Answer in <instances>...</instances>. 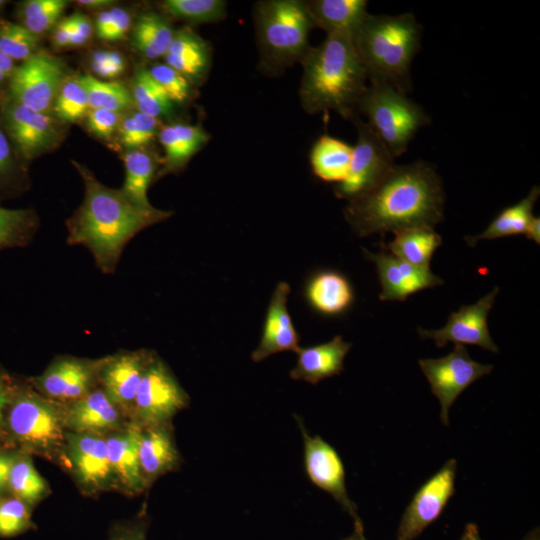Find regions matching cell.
<instances>
[{"label":"cell","instance_id":"obj_45","mask_svg":"<svg viewBox=\"0 0 540 540\" xmlns=\"http://www.w3.org/2000/svg\"><path fill=\"white\" fill-rule=\"evenodd\" d=\"M31 525L29 505L16 497L0 498V536H15Z\"/></svg>","mask_w":540,"mask_h":540},{"label":"cell","instance_id":"obj_44","mask_svg":"<svg viewBox=\"0 0 540 540\" xmlns=\"http://www.w3.org/2000/svg\"><path fill=\"white\" fill-rule=\"evenodd\" d=\"M147 69L174 104H183L190 99L193 84L178 71L166 63H156Z\"/></svg>","mask_w":540,"mask_h":540},{"label":"cell","instance_id":"obj_4","mask_svg":"<svg viewBox=\"0 0 540 540\" xmlns=\"http://www.w3.org/2000/svg\"><path fill=\"white\" fill-rule=\"evenodd\" d=\"M422 26L411 13L372 15L356 31L353 42L370 84L407 94L411 63L420 49Z\"/></svg>","mask_w":540,"mask_h":540},{"label":"cell","instance_id":"obj_24","mask_svg":"<svg viewBox=\"0 0 540 540\" xmlns=\"http://www.w3.org/2000/svg\"><path fill=\"white\" fill-rule=\"evenodd\" d=\"M352 344L335 336L332 340L319 345L299 348L297 362L290 371L293 380H303L317 384L323 379L339 375L343 369L345 356Z\"/></svg>","mask_w":540,"mask_h":540},{"label":"cell","instance_id":"obj_49","mask_svg":"<svg viewBox=\"0 0 540 540\" xmlns=\"http://www.w3.org/2000/svg\"><path fill=\"white\" fill-rule=\"evenodd\" d=\"M73 20V32L69 47H81L88 43L92 36L93 26L89 17L83 13L71 15Z\"/></svg>","mask_w":540,"mask_h":540},{"label":"cell","instance_id":"obj_53","mask_svg":"<svg viewBox=\"0 0 540 540\" xmlns=\"http://www.w3.org/2000/svg\"><path fill=\"white\" fill-rule=\"evenodd\" d=\"M113 11L111 9L101 10L95 20V30L98 38L102 39L105 32L108 29L110 21L112 19Z\"/></svg>","mask_w":540,"mask_h":540},{"label":"cell","instance_id":"obj_16","mask_svg":"<svg viewBox=\"0 0 540 540\" xmlns=\"http://www.w3.org/2000/svg\"><path fill=\"white\" fill-rule=\"evenodd\" d=\"M101 361L60 356L32 382L43 396L66 404L95 389Z\"/></svg>","mask_w":540,"mask_h":540},{"label":"cell","instance_id":"obj_46","mask_svg":"<svg viewBox=\"0 0 540 540\" xmlns=\"http://www.w3.org/2000/svg\"><path fill=\"white\" fill-rule=\"evenodd\" d=\"M90 68L99 77L112 79L126 69L124 56L116 50H98L90 57Z\"/></svg>","mask_w":540,"mask_h":540},{"label":"cell","instance_id":"obj_23","mask_svg":"<svg viewBox=\"0 0 540 540\" xmlns=\"http://www.w3.org/2000/svg\"><path fill=\"white\" fill-rule=\"evenodd\" d=\"M139 433L140 425L132 422L106 435L108 457L117 486L130 494L141 493L147 488L139 461Z\"/></svg>","mask_w":540,"mask_h":540},{"label":"cell","instance_id":"obj_43","mask_svg":"<svg viewBox=\"0 0 540 540\" xmlns=\"http://www.w3.org/2000/svg\"><path fill=\"white\" fill-rule=\"evenodd\" d=\"M23 176V161L0 123V193L20 188Z\"/></svg>","mask_w":540,"mask_h":540},{"label":"cell","instance_id":"obj_20","mask_svg":"<svg viewBox=\"0 0 540 540\" xmlns=\"http://www.w3.org/2000/svg\"><path fill=\"white\" fill-rule=\"evenodd\" d=\"M289 293L287 282L276 285L267 308L260 342L251 354L254 362L283 351L297 352L300 348L299 335L287 307Z\"/></svg>","mask_w":540,"mask_h":540},{"label":"cell","instance_id":"obj_56","mask_svg":"<svg viewBox=\"0 0 540 540\" xmlns=\"http://www.w3.org/2000/svg\"><path fill=\"white\" fill-rule=\"evenodd\" d=\"M16 66V63L0 50V71L10 77Z\"/></svg>","mask_w":540,"mask_h":540},{"label":"cell","instance_id":"obj_32","mask_svg":"<svg viewBox=\"0 0 540 540\" xmlns=\"http://www.w3.org/2000/svg\"><path fill=\"white\" fill-rule=\"evenodd\" d=\"M174 33L175 30L164 16L152 11L144 12L135 21L131 44L145 59L164 58Z\"/></svg>","mask_w":540,"mask_h":540},{"label":"cell","instance_id":"obj_22","mask_svg":"<svg viewBox=\"0 0 540 540\" xmlns=\"http://www.w3.org/2000/svg\"><path fill=\"white\" fill-rule=\"evenodd\" d=\"M172 431L170 422L140 426L138 454L147 487L181 462Z\"/></svg>","mask_w":540,"mask_h":540},{"label":"cell","instance_id":"obj_38","mask_svg":"<svg viewBox=\"0 0 540 540\" xmlns=\"http://www.w3.org/2000/svg\"><path fill=\"white\" fill-rule=\"evenodd\" d=\"M37 215L30 209H9L0 206V250L24 246L36 231Z\"/></svg>","mask_w":540,"mask_h":540},{"label":"cell","instance_id":"obj_13","mask_svg":"<svg viewBox=\"0 0 540 540\" xmlns=\"http://www.w3.org/2000/svg\"><path fill=\"white\" fill-rule=\"evenodd\" d=\"M295 419L303 438L304 465L309 480L341 505L353 519L354 530L364 531L357 507L347 493L345 468L339 454L322 437L310 435L301 418L295 416Z\"/></svg>","mask_w":540,"mask_h":540},{"label":"cell","instance_id":"obj_62","mask_svg":"<svg viewBox=\"0 0 540 540\" xmlns=\"http://www.w3.org/2000/svg\"><path fill=\"white\" fill-rule=\"evenodd\" d=\"M1 438H2V437H1V428H0V440H1Z\"/></svg>","mask_w":540,"mask_h":540},{"label":"cell","instance_id":"obj_41","mask_svg":"<svg viewBox=\"0 0 540 540\" xmlns=\"http://www.w3.org/2000/svg\"><path fill=\"white\" fill-rule=\"evenodd\" d=\"M158 118L137 110L122 117L118 127V139L127 150L144 148L159 133Z\"/></svg>","mask_w":540,"mask_h":540},{"label":"cell","instance_id":"obj_19","mask_svg":"<svg viewBox=\"0 0 540 540\" xmlns=\"http://www.w3.org/2000/svg\"><path fill=\"white\" fill-rule=\"evenodd\" d=\"M363 251L376 266L382 287L379 298L382 301H404L419 290L443 284V280L430 270L417 268L388 251Z\"/></svg>","mask_w":540,"mask_h":540},{"label":"cell","instance_id":"obj_57","mask_svg":"<svg viewBox=\"0 0 540 540\" xmlns=\"http://www.w3.org/2000/svg\"><path fill=\"white\" fill-rule=\"evenodd\" d=\"M460 540H482L478 531L477 526L474 523H468Z\"/></svg>","mask_w":540,"mask_h":540},{"label":"cell","instance_id":"obj_39","mask_svg":"<svg viewBox=\"0 0 540 540\" xmlns=\"http://www.w3.org/2000/svg\"><path fill=\"white\" fill-rule=\"evenodd\" d=\"M89 109L87 93L79 75L66 77L52 106L54 117L60 122L74 123L85 118Z\"/></svg>","mask_w":540,"mask_h":540},{"label":"cell","instance_id":"obj_10","mask_svg":"<svg viewBox=\"0 0 540 540\" xmlns=\"http://www.w3.org/2000/svg\"><path fill=\"white\" fill-rule=\"evenodd\" d=\"M350 120L356 126L357 141L347 176L334 188L335 195L348 202L374 188L395 165L394 157L360 115Z\"/></svg>","mask_w":540,"mask_h":540},{"label":"cell","instance_id":"obj_60","mask_svg":"<svg viewBox=\"0 0 540 540\" xmlns=\"http://www.w3.org/2000/svg\"><path fill=\"white\" fill-rule=\"evenodd\" d=\"M522 540H540L539 528L532 529Z\"/></svg>","mask_w":540,"mask_h":540},{"label":"cell","instance_id":"obj_3","mask_svg":"<svg viewBox=\"0 0 540 540\" xmlns=\"http://www.w3.org/2000/svg\"><path fill=\"white\" fill-rule=\"evenodd\" d=\"M300 62L303 73L299 96L306 113L332 110L349 120L358 115L357 106L368 79L352 36L327 34L320 45L309 48Z\"/></svg>","mask_w":540,"mask_h":540},{"label":"cell","instance_id":"obj_58","mask_svg":"<svg viewBox=\"0 0 540 540\" xmlns=\"http://www.w3.org/2000/svg\"><path fill=\"white\" fill-rule=\"evenodd\" d=\"M526 237L529 240H533L537 244L540 243V218L539 217L534 218Z\"/></svg>","mask_w":540,"mask_h":540},{"label":"cell","instance_id":"obj_29","mask_svg":"<svg viewBox=\"0 0 540 540\" xmlns=\"http://www.w3.org/2000/svg\"><path fill=\"white\" fill-rule=\"evenodd\" d=\"M382 248L403 261L424 270H430V261L442 238L432 227L420 226L397 231Z\"/></svg>","mask_w":540,"mask_h":540},{"label":"cell","instance_id":"obj_27","mask_svg":"<svg viewBox=\"0 0 540 540\" xmlns=\"http://www.w3.org/2000/svg\"><path fill=\"white\" fill-rule=\"evenodd\" d=\"M305 296L309 305L326 316L343 314L354 301V292L345 276L333 270H322L307 282Z\"/></svg>","mask_w":540,"mask_h":540},{"label":"cell","instance_id":"obj_25","mask_svg":"<svg viewBox=\"0 0 540 540\" xmlns=\"http://www.w3.org/2000/svg\"><path fill=\"white\" fill-rule=\"evenodd\" d=\"M165 63L186 77L192 84L201 83L211 65L209 45L189 28L175 30Z\"/></svg>","mask_w":540,"mask_h":540},{"label":"cell","instance_id":"obj_18","mask_svg":"<svg viewBox=\"0 0 540 540\" xmlns=\"http://www.w3.org/2000/svg\"><path fill=\"white\" fill-rule=\"evenodd\" d=\"M155 353L149 350L123 351L102 358L98 383L123 412H130L144 371Z\"/></svg>","mask_w":540,"mask_h":540},{"label":"cell","instance_id":"obj_15","mask_svg":"<svg viewBox=\"0 0 540 540\" xmlns=\"http://www.w3.org/2000/svg\"><path fill=\"white\" fill-rule=\"evenodd\" d=\"M78 483L89 492L117 486L109 461L106 435L68 431L63 449Z\"/></svg>","mask_w":540,"mask_h":540},{"label":"cell","instance_id":"obj_21","mask_svg":"<svg viewBox=\"0 0 540 540\" xmlns=\"http://www.w3.org/2000/svg\"><path fill=\"white\" fill-rule=\"evenodd\" d=\"M65 426L70 432L106 435L122 429V411L101 388L63 404Z\"/></svg>","mask_w":540,"mask_h":540},{"label":"cell","instance_id":"obj_28","mask_svg":"<svg viewBox=\"0 0 540 540\" xmlns=\"http://www.w3.org/2000/svg\"><path fill=\"white\" fill-rule=\"evenodd\" d=\"M306 7L314 27L327 34L344 33L354 37L366 18V0H313Z\"/></svg>","mask_w":540,"mask_h":540},{"label":"cell","instance_id":"obj_61","mask_svg":"<svg viewBox=\"0 0 540 540\" xmlns=\"http://www.w3.org/2000/svg\"><path fill=\"white\" fill-rule=\"evenodd\" d=\"M9 3V1H6V0H0V18H1V14L2 12L4 11V8L6 7V5Z\"/></svg>","mask_w":540,"mask_h":540},{"label":"cell","instance_id":"obj_37","mask_svg":"<svg viewBox=\"0 0 540 540\" xmlns=\"http://www.w3.org/2000/svg\"><path fill=\"white\" fill-rule=\"evenodd\" d=\"M8 489L14 497L33 505L46 495L48 485L35 469L31 458L21 453L10 470Z\"/></svg>","mask_w":540,"mask_h":540},{"label":"cell","instance_id":"obj_30","mask_svg":"<svg viewBox=\"0 0 540 540\" xmlns=\"http://www.w3.org/2000/svg\"><path fill=\"white\" fill-rule=\"evenodd\" d=\"M540 195L538 186L513 206L503 209L479 235L465 237L469 246H475L480 240H492L516 234L527 235L535 218L533 207Z\"/></svg>","mask_w":540,"mask_h":540},{"label":"cell","instance_id":"obj_52","mask_svg":"<svg viewBox=\"0 0 540 540\" xmlns=\"http://www.w3.org/2000/svg\"><path fill=\"white\" fill-rule=\"evenodd\" d=\"M20 454L18 451L0 450V495L8 489L10 470Z\"/></svg>","mask_w":540,"mask_h":540},{"label":"cell","instance_id":"obj_8","mask_svg":"<svg viewBox=\"0 0 540 540\" xmlns=\"http://www.w3.org/2000/svg\"><path fill=\"white\" fill-rule=\"evenodd\" d=\"M0 123L23 162L54 148L62 138L60 121L0 93Z\"/></svg>","mask_w":540,"mask_h":540},{"label":"cell","instance_id":"obj_26","mask_svg":"<svg viewBox=\"0 0 540 540\" xmlns=\"http://www.w3.org/2000/svg\"><path fill=\"white\" fill-rule=\"evenodd\" d=\"M158 135L164 150L161 176L180 171L210 139L202 126L185 123L163 126Z\"/></svg>","mask_w":540,"mask_h":540},{"label":"cell","instance_id":"obj_7","mask_svg":"<svg viewBox=\"0 0 540 540\" xmlns=\"http://www.w3.org/2000/svg\"><path fill=\"white\" fill-rule=\"evenodd\" d=\"M357 114L395 158L403 154L418 130L430 122L422 106L392 87L370 84L361 97Z\"/></svg>","mask_w":540,"mask_h":540},{"label":"cell","instance_id":"obj_6","mask_svg":"<svg viewBox=\"0 0 540 540\" xmlns=\"http://www.w3.org/2000/svg\"><path fill=\"white\" fill-rule=\"evenodd\" d=\"M7 427L26 452L50 456L63 451L66 440L63 404L30 389L11 394Z\"/></svg>","mask_w":540,"mask_h":540},{"label":"cell","instance_id":"obj_55","mask_svg":"<svg viewBox=\"0 0 540 540\" xmlns=\"http://www.w3.org/2000/svg\"><path fill=\"white\" fill-rule=\"evenodd\" d=\"M78 5L83 6L87 9H102L110 6L114 3L111 0H79L76 2Z\"/></svg>","mask_w":540,"mask_h":540},{"label":"cell","instance_id":"obj_14","mask_svg":"<svg viewBox=\"0 0 540 540\" xmlns=\"http://www.w3.org/2000/svg\"><path fill=\"white\" fill-rule=\"evenodd\" d=\"M456 459H449L414 494L406 507L395 540H414L442 513L455 493Z\"/></svg>","mask_w":540,"mask_h":540},{"label":"cell","instance_id":"obj_48","mask_svg":"<svg viewBox=\"0 0 540 540\" xmlns=\"http://www.w3.org/2000/svg\"><path fill=\"white\" fill-rule=\"evenodd\" d=\"M113 15L102 40L116 41L125 37L132 25V18L123 8H112Z\"/></svg>","mask_w":540,"mask_h":540},{"label":"cell","instance_id":"obj_9","mask_svg":"<svg viewBox=\"0 0 540 540\" xmlns=\"http://www.w3.org/2000/svg\"><path fill=\"white\" fill-rule=\"evenodd\" d=\"M189 396L164 361L153 355L141 378L131 410L140 426L170 422Z\"/></svg>","mask_w":540,"mask_h":540},{"label":"cell","instance_id":"obj_17","mask_svg":"<svg viewBox=\"0 0 540 540\" xmlns=\"http://www.w3.org/2000/svg\"><path fill=\"white\" fill-rule=\"evenodd\" d=\"M499 288L479 299L475 304L461 306L457 312L450 314L447 323L437 330L418 328L423 339H432L437 347H444L448 342L456 344L477 345L493 353L499 349L490 336L487 318L495 303Z\"/></svg>","mask_w":540,"mask_h":540},{"label":"cell","instance_id":"obj_31","mask_svg":"<svg viewBox=\"0 0 540 540\" xmlns=\"http://www.w3.org/2000/svg\"><path fill=\"white\" fill-rule=\"evenodd\" d=\"M352 146L328 134L320 136L310 152V164L315 176L326 182H342L348 173Z\"/></svg>","mask_w":540,"mask_h":540},{"label":"cell","instance_id":"obj_50","mask_svg":"<svg viewBox=\"0 0 540 540\" xmlns=\"http://www.w3.org/2000/svg\"><path fill=\"white\" fill-rule=\"evenodd\" d=\"M109 540H146V526L141 522L116 527Z\"/></svg>","mask_w":540,"mask_h":540},{"label":"cell","instance_id":"obj_35","mask_svg":"<svg viewBox=\"0 0 540 540\" xmlns=\"http://www.w3.org/2000/svg\"><path fill=\"white\" fill-rule=\"evenodd\" d=\"M68 2L65 0H26L17 4V23L40 37L61 20Z\"/></svg>","mask_w":540,"mask_h":540},{"label":"cell","instance_id":"obj_59","mask_svg":"<svg viewBox=\"0 0 540 540\" xmlns=\"http://www.w3.org/2000/svg\"><path fill=\"white\" fill-rule=\"evenodd\" d=\"M341 540H366V538L364 535V531L354 530L350 536Z\"/></svg>","mask_w":540,"mask_h":540},{"label":"cell","instance_id":"obj_40","mask_svg":"<svg viewBox=\"0 0 540 540\" xmlns=\"http://www.w3.org/2000/svg\"><path fill=\"white\" fill-rule=\"evenodd\" d=\"M226 5L223 0H165L160 7L173 18L200 24L222 20L226 16Z\"/></svg>","mask_w":540,"mask_h":540},{"label":"cell","instance_id":"obj_12","mask_svg":"<svg viewBox=\"0 0 540 540\" xmlns=\"http://www.w3.org/2000/svg\"><path fill=\"white\" fill-rule=\"evenodd\" d=\"M418 363L432 394L440 403V420L445 426L449 425V410L457 397L473 382L493 370L491 364L474 361L460 344H456L444 357L420 359Z\"/></svg>","mask_w":540,"mask_h":540},{"label":"cell","instance_id":"obj_34","mask_svg":"<svg viewBox=\"0 0 540 540\" xmlns=\"http://www.w3.org/2000/svg\"><path fill=\"white\" fill-rule=\"evenodd\" d=\"M131 84L130 92L137 111L158 119L173 113L175 104L152 78L147 68L137 67Z\"/></svg>","mask_w":540,"mask_h":540},{"label":"cell","instance_id":"obj_42","mask_svg":"<svg viewBox=\"0 0 540 540\" xmlns=\"http://www.w3.org/2000/svg\"><path fill=\"white\" fill-rule=\"evenodd\" d=\"M40 37L17 22L0 18V50L10 59L23 62L37 52Z\"/></svg>","mask_w":540,"mask_h":540},{"label":"cell","instance_id":"obj_54","mask_svg":"<svg viewBox=\"0 0 540 540\" xmlns=\"http://www.w3.org/2000/svg\"><path fill=\"white\" fill-rule=\"evenodd\" d=\"M10 397L11 392L3 376L0 374V428H2L4 424L3 410L8 406Z\"/></svg>","mask_w":540,"mask_h":540},{"label":"cell","instance_id":"obj_36","mask_svg":"<svg viewBox=\"0 0 540 540\" xmlns=\"http://www.w3.org/2000/svg\"><path fill=\"white\" fill-rule=\"evenodd\" d=\"M79 79L86 90L90 109L121 113L134 106L130 90L119 82L102 81L90 74L79 75Z\"/></svg>","mask_w":540,"mask_h":540},{"label":"cell","instance_id":"obj_47","mask_svg":"<svg viewBox=\"0 0 540 540\" xmlns=\"http://www.w3.org/2000/svg\"><path fill=\"white\" fill-rule=\"evenodd\" d=\"M86 127L101 139H110L118 130L122 116L119 112L106 109H89L86 115Z\"/></svg>","mask_w":540,"mask_h":540},{"label":"cell","instance_id":"obj_5","mask_svg":"<svg viewBox=\"0 0 540 540\" xmlns=\"http://www.w3.org/2000/svg\"><path fill=\"white\" fill-rule=\"evenodd\" d=\"M254 16L264 68L278 72L302 60L311 47L308 37L314 28L305 1H261Z\"/></svg>","mask_w":540,"mask_h":540},{"label":"cell","instance_id":"obj_11","mask_svg":"<svg viewBox=\"0 0 540 540\" xmlns=\"http://www.w3.org/2000/svg\"><path fill=\"white\" fill-rule=\"evenodd\" d=\"M65 78L60 59L37 51L16 66L4 92L20 104L49 114Z\"/></svg>","mask_w":540,"mask_h":540},{"label":"cell","instance_id":"obj_1","mask_svg":"<svg viewBox=\"0 0 540 540\" xmlns=\"http://www.w3.org/2000/svg\"><path fill=\"white\" fill-rule=\"evenodd\" d=\"M445 194L435 168L424 161L394 165L370 191L348 202L344 217L360 236H383L443 220Z\"/></svg>","mask_w":540,"mask_h":540},{"label":"cell","instance_id":"obj_33","mask_svg":"<svg viewBox=\"0 0 540 540\" xmlns=\"http://www.w3.org/2000/svg\"><path fill=\"white\" fill-rule=\"evenodd\" d=\"M125 180L120 189L125 197L142 208L153 207L147 197L148 188L154 179L157 163L145 148L127 150L123 156Z\"/></svg>","mask_w":540,"mask_h":540},{"label":"cell","instance_id":"obj_51","mask_svg":"<svg viewBox=\"0 0 540 540\" xmlns=\"http://www.w3.org/2000/svg\"><path fill=\"white\" fill-rule=\"evenodd\" d=\"M73 32L72 17L61 19L53 28L52 44L57 49L69 47Z\"/></svg>","mask_w":540,"mask_h":540},{"label":"cell","instance_id":"obj_2","mask_svg":"<svg viewBox=\"0 0 540 540\" xmlns=\"http://www.w3.org/2000/svg\"><path fill=\"white\" fill-rule=\"evenodd\" d=\"M85 186L84 199L67 221V243L82 245L105 274L115 271L126 244L140 231L168 219L171 211L142 208L122 191L100 183L85 166L74 162Z\"/></svg>","mask_w":540,"mask_h":540}]
</instances>
